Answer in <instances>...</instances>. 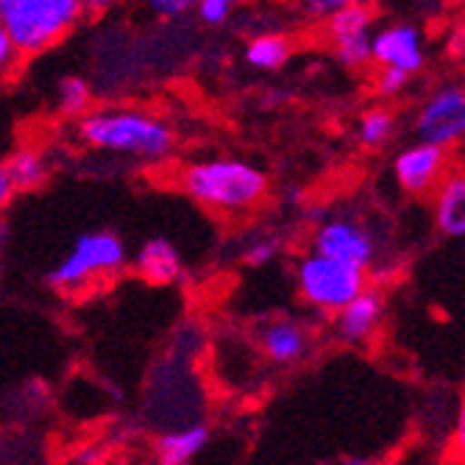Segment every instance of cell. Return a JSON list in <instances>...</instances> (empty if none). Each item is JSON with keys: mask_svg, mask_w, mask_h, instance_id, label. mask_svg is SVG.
I'll return each mask as SVG.
<instances>
[{"mask_svg": "<svg viewBox=\"0 0 465 465\" xmlns=\"http://www.w3.org/2000/svg\"><path fill=\"white\" fill-rule=\"evenodd\" d=\"M410 84V75L407 73H399V70H391V67H376V75H373V87L382 98H396L407 90Z\"/></svg>", "mask_w": 465, "mask_h": 465, "instance_id": "obj_22", "label": "cell"}, {"mask_svg": "<svg viewBox=\"0 0 465 465\" xmlns=\"http://www.w3.org/2000/svg\"><path fill=\"white\" fill-rule=\"evenodd\" d=\"M56 109L67 117H84L93 109V84L81 75H64L56 87Z\"/></svg>", "mask_w": 465, "mask_h": 465, "instance_id": "obj_19", "label": "cell"}, {"mask_svg": "<svg viewBox=\"0 0 465 465\" xmlns=\"http://www.w3.org/2000/svg\"><path fill=\"white\" fill-rule=\"evenodd\" d=\"M193 12L206 28H221L232 20L234 4H229V0H198Z\"/></svg>", "mask_w": 465, "mask_h": 465, "instance_id": "obj_21", "label": "cell"}, {"mask_svg": "<svg viewBox=\"0 0 465 465\" xmlns=\"http://www.w3.org/2000/svg\"><path fill=\"white\" fill-rule=\"evenodd\" d=\"M371 64L407 73L410 78L427 67V39L415 23H388L373 31Z\"/></svg>", "mask_w": 465, "mask_h": 465, "instance_id": "obj_10", "label": "cell"}, {"mask_svg": "<svg viewBox=\"0 0 465 465\" xmlns=\"http://www.w3.org/2000/svg\"><path fill=\"white\" fill-rule=\"evenodd\" d=\"M193 6L195 4H190V0H156V4H151V12L162 20H179L190 15Z\"/></svg>", "mask_w": 465, "mask_h": 465, "instance_id": "obj_24", "label": "cell"}, {"mask_svg": "<svg viewBox=\"0 0 465 465\" xmlns=\"http://www.w3.org/2000/svg\"><path fill=\"white\" fill-rule=\"evenodd\" d=\"M209 443V427L187 424L156 440V465H190Z\"/></svg>", "mask_w": 465, "mask_h": 465, "instance_id": "obj_15", "label": "cell"}, {"mask_svg": "<svg viewBox=\"0 0 465 465\" xmlns=\"http://www.w3.org/2000/svg\"><path fill=\"white\" fill-rule=\"evenodd\" d=\"M90 6L81 0H0V28L17 54H42L62 42Z\"/></svg>", "mask_w": 465, "mask_h": 465, "instance_id": "obj_3", "label": "cell"}, {"mask_svg": "<svg viewBox=\"0 0 465 465\" xmlns=\"http://www.w3.org/2000/svg\"><path fill=\"white\" fill-rule=\"evenodd\" d=\"M257 341H260V351L265 354L268 362L287 368V365L302 362L310 354L312 331L299 318H273L260 329Z\"/></svg>", "mask_w": 465, "mask_h": 465, "instance_id": "obj_12", "label": "cell"}, {"mask_svg": "<svg viewBox=\"0 0 465 465\" xmlns=\"http://www.w3.org/2000/svg\"><path fill=\"white\" fill-rule=\"evenodd\" d=\"M75 132L87 148L134 162H164L176 148L173 125L140 106L90 109Z\"/></svg>", "mask_w": 465, "mask_h": 465, "instance_id": "obj_1", "label": "cell"}, {"mask_svg": "<svg viewBox=\"0 0 465 465\" xmlns=\"http://www.w3.org/2000/svg\"><path fill=\"white\" fill-rule=\"evenodd\" d=\"M341 465H373L371 460H365V457H346Z\"/></svg>", "mask_w": 465, "mask_h": 465, "instance_id": "obj_30", "label": "cell"}, {"mask_svg": "<svg viewBox=\"0 0 465 465\" xmlns=\"http://www.w3.org/2000/svg\"><path fill=\"white\" fill-rule=\"evenodd\" d=\"M245 64L260 70V73H276L282 70L290 56H292V42L279 34V31H262V34H253L248 39V45L242 51Z\"/></svg>", "mask_w": 465, "mask_h": 465, "instance_id": "obj_16", "label": "cell"}, {"mask_svg": "<svg viewBox=\"0 0 465 465\" xmlns=\"http://www.w3.org/2000/svg\"><path fill=\"white\" fill-rule=\"evenodd\" d=\"M373 23L376 12L368 4H357V0H343L326 20V36L331 42V51L343 67L360 70L371 64V39H373Z\"/></svg>", "mask_w": 465, "mask_h": 465, "instance_id": "obj_8", "label": "cell"}, {"mask_svg": "<svg viewBox=\"0 0 465 465\" xmlns=\"http://www.w3.org/2000/svg\"><path fill=\"white\" fill-rule=\"evenodd\" d=\"M432 218L443 237H465V171L451 167L440 187L432 193Z\"/></svg>", "mask_w": 465, "mask_h": 465, "instance_id": "obj_13", "label": "cell"}, {"mask_svg": "<svg viewBox=\"0 0 465 465\" xmlns=\"http://www.w3.org/2000/svg\"><path fill=\"white\" fill-rule=\"evenodd\" d=\"M282 251V237L262 232V234H253L251 240H245L242 245V262L248 268H265L271 265Z\"/></svg>", "mask_w": 465, "mask_h": 465, "instance_id": "obj_20", "label": "cell"}, {"mask_svg": "<svg viewBox=\"0 0 465 465\" xmlns=\"http://www.w3.org/2000/svg\"><path fill=\"white\" fill-rule=\"evenodd\" d=\"M412 132L418 143L435 148H454L465 140V87L454 81H446L435 87L424 104L418 106Z\"/></svg>", "mask_w": 465, "mask_h": 465, "instance_id": "obj_7", "label": "cell"}, {"mask_svg": "<svg viewBox=\"0 0 465 465\" xmlns=\"http://www.w3.org/2000/svg\"><path fill=\"white\" fill-rule=\"evenodd\" d=\"M451 171V156L443 148L412 143L393 156V179L399 190L415 198H432Z\"/></svg>", "mask_w": 465, "mask_h": 465, "instance_id": "obj_9", "label": "cell"}, {"mask_svg": "<svg viewBox=\"0 0 465 465\" xmlns=\"http://www.w3.org/2000/svg\"><path fill=\"white\" fill-rule=\"evenodd\" d=\"M6 242H9V226L0 221V262H4V253H6Z\"/></svg>", "mask_w": 465, "mask_h": 465, "instance_id": "obj_29", "label": "cell"}, {"mask_svg": "<svg viewBox=\"0 0 465 465\" xmlns=\"http://www.w3.org/2000/svg\"><path fill=\"white\" fill-rule=\"evenodd\" d=\"M385 318V295L376 287L362 290L351 304H346L341 312L331 318L337 341L346 346H365L382 329Z\"/></svg>", "mask_w": 465, "mask_h": 465, "instance_id": "obj_11", "label": "cell"}, {"mask_svg": "<svg viewBox=\"0 0 465 465\" xmlns=\"http://www.w3.org/2000/svg\"><path fill=\"white\" fill-rule=\"evenodd\" d=\"M6 173L9 182L17 190H36L48 182L51 176V164L45 159V153H39L36 148H20L9 162H6Z\"/></svg>", "mask_w": 465, "mask_h": 465, "instance_id": "obj_17", "label": "cell"}, {"mask_svg": "<svg viewBox=\"0 0 465 465\" xmlns=\"http://www.w3.org/2000/svg\"><path fill=\"white\" fill-rule=\"evenodd\" d=\"M12 195H15V187H12V182H9L6 164H0V218H4L6 206L12 203Z\"/></svg>", "mask_w": 465, "mask_h": 465, "instance_id": "obj_27", "label": "cell"}, {"mask_svg": "<svg viewBox=\"0 0 465 465\" xmlns=\"http://www.w3.org/2000/svg\"><path fill=\"white\" fill-rule=\"evenodd\" d=\"M451 454L460 465H465V393L460 399L457 407V418H454V430H451Z\"/></svg>", "mask_w": 465, "mask_h": 465, "instance_id": "obj_23", "label": "cell"}, {"mask_svg": "<svg viewBox=\"0 0 465 465\" xmlns=\"http://www.w3.org/2000/svg\"><path fill=\"white\" fill-rule=\"evenodd\" d=\"M343 0H315V4H304V12L312 15V20H329L337 9H341Z\"/></svg>", "mask_w": 465, "mask_h": 465, "instance_id": "obj_26", "label": "cell"}, {"mask_svg": "<svg viewBox=\"0 0 465 465\" xmlns=\"http://www.w3.org/2000/svg\"><path fill=\"white\" fill-rule=\"evenodd\" d=\"M17 51H15V45H12V39L6 36V31L0 28V81H4L12 70H15V64H17Z\"/></svg>", "mask_w": 465, "mask_h": 465, "instance_id": "obj_25", "label": "cell"}, {"mask_svg": "<svg viewBox=\"0 0 465 465\" xmlns=\"http://www.w3.org/2000/svg\"><path fill=\"white\" fill-rule=\"evenodd\" d=\"M295 287H299V295L310 310L334 318L346 304H351L362 290L371 287V276L354 265L307 251L304 257L295 262Z\"/></svg>", "mask_w": 465, "mask_h": 465, "instance_id": "obj_5", "label": "cell"}, {"mask_svg": "<svg viewBox=\"0 0 465 465\" xmlns=\"http://www.w3.org/2000/svg\"><path fill=\"white\" fill-rule=\"evenodd\" d=\"M396 132H399L396 112L388 106H373V109L362 112V117H360L357 140L373 151V148H385L396 137Z\"/></svg>", "mask_w": 465, "mask_h": 465, "instance_id": "obj_18", "label": "cell"}, {"mask_svg": "<svg viewBox=\"0 0 465 465\" xmlns=\"http://www.w3.org/2000/svg\"><path fill=\"white\" fill-rule=\"evenodd\" d=\"M454 51L465 56V17H462V23L457 28V34H454Z\"/></svg>", "mask_w": 465, "mask_h": 465, "instance_id": "obj_28", "label": "cell"}, {"mask_svg": "<svg viewBox=\"0 0 465 465\" xmlns=\"http://www.w3.org/2000/svg\"><path fill=\"white\" fill-rule=\"evenodd\" d=\"M310 251L368 273L379 260V237L365 221L354 215H326L312 232Z\"/></svg>", "mask_w": 465, "mask_h": 465, "instance_id": "obj_6", "label": "cell"}, {"mask_svg": "<svg viewBox=\"0 0 465 465\" xmlns=\"http://www.w3.org/2000/svg\"><path fill=\"white\" fill-rule=\"evenodd\" d=\"M182 190L201 206L221 215H245L268 195L262 167L237 156H209L182 171Z\"/></svg>", "mask_w": 465, "mask_h": 465, "instance_id": "obj_2", "label": "cell"}, {"mask_svg": "<svg viewBox=\"0 0 465 465\" xmlns=\"http://www.w3.org/2000/svg\"><path fill=\"white\" fill-rule=\"evenodd\" d=\"M134 268L137 273L151 282V284H176L184 273V262L182 253L176 251V245L164 237H151L140 245L137 257H134Z\"/></svg>", "mask_w": 465, "mask_h": 465, "instance_id": "obj_14", "label": "cell"}, {"mask_svg": "<svg viewBox=\"0 0 465 465\" xmlns=\"http://www.w3.org/2000/svg\"><path fill=\"white\" fill-rule=\"evenodd\" d=\"M125 262H129V251H125V242L114 232H84L51 268L48 284L62 292H75L120 273Z\"/></svg>", "mask_w": 465, "mask_h": 465, "instance_id": "obj_4", "label": "cell"}]
</instances>
